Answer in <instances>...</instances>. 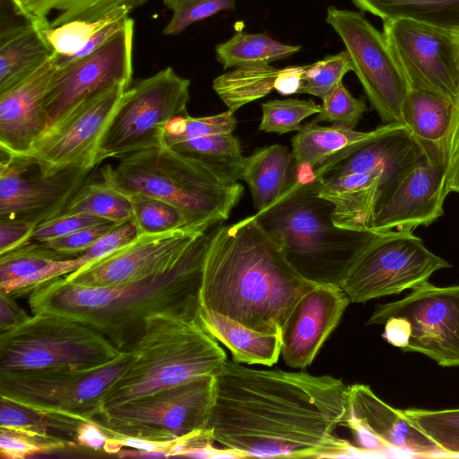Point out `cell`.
I'll return each instance as SVG.
<instances>
[{
	"label": "cell",
	"mask_w": 459,
	"mask_h": 459,
	"mask_svg": "<svg viewBox=\"0 0 459 459\" xmlns=\"http://www.w3.org/2000/svg\"><path fill=\"white\" fill-rule=\"evenodd\" d=\"M14 297L0 292V333L13 329L30 318Z\"/></svg>",
	"instance_id": "50"
},
{
	"label": "cell",
	"mask_w": 459,
	"mask_h": 459,
	"mask_svg": "<svg viewBox=\"0 0 459 459\" xmlns=\"http://www.w3.org/2000/svg\"><path fill=\"white\" fill-rule=\"evenodd\" d=\"M214 377L104 407L91 420L107 434L155 441L206 429L214 403Z\"/></svg>",
	"instance_id": "10"
},
{
	"label": "cell",
	"mask_w": 459,
	"mask_h": 459,
	"mask_svg": "<svg viewBox=\"0 0 459 459\" xmlns=\"http://www.w3.org/2000/svg\"><path fill=\"white\" fill-rule=\"evenodd\" d=\"M199 321L204 329L228 348L234 361L273 366L281 350V334H265L237 321L201 307Z\"/></svg>",
	"instance_id": "26"
},
{
	"label": "cell",
	"mask_w": 459,
	"mask_h": 459,
	"mask_svg": "<svg viewBox=\"0 0 459 459\" xmlns=\"http://www.w3.org/2000/svg\"><path fill=\"white\" fill-rule=\"evenodd\" d=\"M313 284L252 215L216 227L204 260L200 303L251 330L281 334L297 299Z\"/></svg>",
	"instance_id": "2"
},
{
	"label": "cell",
	"mask_w": 459,
	"mask_h": 459,
	"mask_svg": "<svg viewBox=\"0 0 459 459\" xmlns=\"http://www.w3.org/2000/svg\"><path fill=\"white\" fill-rule=\"evenodd\" d=\"M242 180L249 187L256 212L265 209L295 182V162L291 152L281 144L255 151L246 157Z\"/></svg>",
	"instance_id": "27"
},
{
	"label": "cell",
	"mask_w": 459,
	"mask_h": 459,
	"mask_svg": "<svg viewBox=\"0 0 459 459\" xmlns=\"http://www.w3.org/2000/svg\"><path fill=\"white\" fill-rule=\"evenodd\" d=\"M386 44L409 89L455 103L459 88V31L407 17L383 21Z\"/></svg>",
	"instance_id": "14"
},
{
	"label": "cell",
	"mask_w": 459,
	"mask_h": 459,
	"mask_svg": "<svg viewBox=\"0 0 459 459\" xmlns=\"http://www.w3.org/2000/svg\"><path fill=\"white\" fill-rule=\"evenodd\" d=\"M15 13L39 30L74 21L94 22L113 11H131L147 0H8Z\"/></svg>",
	"instance_id": "28"
},
{
	"label": "cell",
	"mask_w": 459,
	"mask_h": 459,
	"mask_svg": "<svg viewBox=\"0 0 459 459\" xmlns=\"http://www.w3.org/2000/svg\"><path fill=\"white\" fill-rule=\"evenodd\" d=\"M215 377L207 425L221 453L231 457L364 456L337 429L349 385L332 376L258 369L227 360Z\"/></svg>",
	"instance_id": "1"
},
{
	"label": "cell",
	"mask_w": 459,
	"mask_h": 459,
	"mask_svg": "<svg viewBox=\"0 0 459 459\" xmlns=\"http://www.w3.org/2000/svg\"><path fill=\"white\" fill-rule=\"evenodd\" d=\"M350 303L337 284L315 283L306 290L281 331V354L286 365L298 369L308 367Z\"/></svg>",
	"instance_id": "20"
},
{
	"label": "cell",
	"mask_w": 459,
	"mask_h": 459,
	"mask_svg": "<svg viewBox=\"0 0 459 459\" xmlns=\"http://www.w3.org/2000/svg\"><path fill=\"white\" fill-rule=\"evenodd\" d=\"M451 267L412 231L392 230L383 233L360 254L340 286L351 303H365L412 290L428 281L435 272Z\"/></svg>",
	"instance_id": "12"
},
{
	"label": "cell",
	"mask_w": 459,
	"mask_h": 459,
	"mask_svg": "<svg viewBox=\"0 0 459 459\" xmlns=\"http://www.w3.org/2000/svg\"><path fill=\"white\" fill-rule=\"evenodd\" d=\"M129 353L95 368H54L0 373V396L41 411L91 420L108 388L126 368Z\"/></svg>",
	"instance_id": "11"
},
{
	"label": "cell",
	"mask_w": 459,
	"mask_h": 459,
	"mask_svg": "<svg viewBox=\"0 0 459 459\" xmlns=\"http://www.w3.org/2000/svg\"><path fill=\"white\" fill-rule=\"evenodd\" d=\"M190 80L168 66L126 90L97 149L94 165L163 146L168 123L187 114Z\"/></svg>",
	"instance_id": "9"
},
{
	"label": "cell",
	"mask_w": 459,
	"mask_h": 459,
	"mask_svg": "<svg viewBox=\"0 0 459 459\" xmlns=\"http://www.w3.org/2000/svg\"><path fill=\"white\" fill-rule=\"evenodd\" d=\"M169 147L233 182L242 180L246 157L242 154L239 140L232 133L210 134Z\"/></svg>",
	"instance_id": "29"
},
{
	"label": "cell",
	"mask_w": 459,
	"mask_h": 459,
	"mask_svg": "<svg viewBox=\"0 0 459 459\" xmlns=\"http://www.w3.org/2000/svg\"><path fill=\"white\" fill-rule=\"evenodd\" d=\"M343 427L351 429L364 456L387 452L444 456L437 444L403 410L387 404L364 384L349 385Z\"/></svg>",
	"instance_id": "18"
},
{
	"label": "cell",
	"mask_w": 459,
	"mask_h": 459,
	"mask_svg": "<svg viewBox=\"0 0 459 459\" xmlns=\"http://www.w3.org/2000/svg\"><path fill=\"white\" fill-rule=\"evenodd\" d=\"M353 71L347 50L330 55L307 65L299 93L310 94L323 100L342 83L343 76Z\"/></svg>",
	"instance_id": "40"
},
{
	"label": "cell",
	"mask_w": 459,
	"mask_h": 459,
	"mask_svg": "<svg viewBox=\"0 0 459 459\" xmlns=\"http://www.w3.org/2000/svg\"><path fill=\"white\" fill-rule=\"evenodd\" d=\"M54 54L40 30L30 22L2 26L0 92L33 74Z\"/></svg>",
	"instance_id": "25"
},
{
	"label": "cell",
	"mask_w": 459,
	"mask_h": 459,
	"mask_svg": "<svg viewBox=\"0 0 459 459\" xmlns=\"http://www.w3.org/2000/svg\"><path fill=\"white\" fill-rule=\"evenodd\" d=\"M454 103L424 89H409L403 109L404 125L429 160L446 171L447 140Z\"/></svg>",
	"instance_id": "24"
},
{
	"label": "cell",
	"mask_w": 459,
	"mask_h": 459,
	"mask_svg": "<svg viewBox=\"0 0 459 459\" xmlns=\"http://www.w3.org/2000/svg\"><path fill=\"white\" fill-rule=\"evenodd\" d=\"M108 434L93 420L82 421L77 429L74 441L79 446L95 451L103 450Z\"/></svg>",
	"instance_id": "51"
},
{
	"label": "cell",
	"mask_w": 459,
	"mask_h": 459,
	"mask_svg": "<svg viewBox=\"0 0 459 459\" xmlns=\"http://www.w3.org/2000/svg\"><path fill=\"white\" fill-rule=\"evenodd\" d=\"M100 169L102 181L126 195L164 201L193 223L228 220L243 194V186L168 146L136 152Z\"/></svg>",
	"instance_id": "6"
},
{
	"label": "cell",
	"mask_w": 459,
	"mask_h": 459,
	"mask_svg": "<svg viewBox=\"0 0 459 459\" xmlns=\"http://www.w3.org/2000/svg\"><path fill=\"white\" fill-rule=\"evenodd\" d=\"M459 157V88L453 106L452 119L447 140V164L446 180L453 165Z\"/></svg>",
	"instance_id": "53"
},
{
	"label": "cell",
	"mask_w": 459,
	"mask_h": 459,
	"mask_svg": "<svg viewBox=\"0 0 459 459\" xmlns=\"http://www.w3.org/2000/svg\"><path fill=\"white\" fill-rule=\"evenodd\" d=\"M237 119L231 110L218 115L194 117L188 114L171 119L163 134V146H172L180 142L214 134L233 133Z\"/></svg>",
	"instance_id": "41"
},
{
	"label": "cell",
	"mask_w": 459,
	"mask_h": 459,
	"mask_svg": "<svg viewBox=\"0 0 459 459\" xmlns=\"http://www.w3.org/2000/svg\"><path fill=\"white\" fill-rule=\"evenodd\" d=\"M333 211V204L319 195L316 180H295L254 216L301 276L313 283L340 285L360 254L385 232L338 227Z\"/></svg>",
	"instance_id": "4"
},
{
	"label": "cell",
	"mask_w": 459,
	"mask_h": 459,
	"mask_svg": "<svg viewBox=\"0 0 459 459\" xmlns=\"http://www.w3.org/2000/svg\"><path fill=\"white\" fill-rule=\"evenodd\" d=\"M123 352L104 335L68 316L32 314L0 333V373L105 365Z\"/></svg>",
	"instance_id": "7"
},
{
	"label": "cell",
	"mask_w": 459,
	"mask_h": 459,
	"mask_svg": "<svg viewBox=\"0 0 459 459\" xmlns=\"http://www.w3.org/2000/svg\"><path fill=\"white\" fill-rule=\"evenodd\" d=\"M321 105L313 100L299 99L272 100L262 104L263 116L259 131L283 134L299 131L300 123L318 114Z\"/></svg>",
	"instance_id": "42"
},
{
	"label": "cell",
	"mask_w": 459,
	"mask_h": 459,
	"mask_svg": "<svg viewBox=\"0 0 459 459\" xmlns=\"http://www.w3.org/2000/svg\"><path fill=\"white\" fill-rule=\"evenodd\" d=\"M80 420L48 413L0 396V427L40 435H54L74 441ZM75 442V441H74Z\"/></svg>",
	"instance_id": "34"
},
{
	"label": "cell",
	"mask_w": 459,
	"mask_h": 459,
	"mask_svg": "<svg viewBox=\"0 0 459 459\" xmlns=\"http://www.w3.org/2000/svg\"><path fill=\"white\" fill-rule=\"evenodd\" d=\"M127 352V365L106 392L102 408L216 376L228 360L199 322L170 315L149 317Z\"/></svg>",
	"instance_id": "5"
},
{
	"label": "cell",
	"mask_w": 459,
	"mask_h": 459,
	"mask_svg": "<svg viewBox=\"0 0 459 459\" xmlns=\"http://www.w3.org/2000/svg\"><path fill=\"white\" fill-rule=\"evenodd\" d=\"M321 110L311 122H329L332 126L354 129L367 111L363 98H355L342 83L322 100Z\"/></svg>",
	"instance_id": "44"
},
{
	"label": "cell",
	"mask_w": 459,
	"mask_h": 459,
	"mask_svg": "<svg viewBox=\"0 0 459 459\" xmlns=\"http://www.w3.org/2000/svg\"><path fill=\"white\" fill-rule=\"evenodd\" d=\"M369 133L335 126H322L313 122L301 126L291 140L295 167L307 164L315 169L330 156L367 137Z\"/></svg>",
	"instance_id": "32"
},
{
	"label": "cell",
	"mask_w": 459,
	"mask_h": 459,
	"mask_svg": "<svg viewBox=\"0 0 459 459\" xmlns=\"http://www.w3.org/2000/svg\"><path fill=\"white\" fill-rule=\"evenodd\" d=\"M62 212H83L116 223L134 219L129 197L102 180L85 184Z\"/></svg>",
	"instance_id": "35"
},
{
	"label": "cell",
	"mask_w": 459,
	"mask_h": 459,
	"mask_svg": "<svg viewBox=\"0 0 459 459\" xmlns=\"http://www.w3.org/2000/svg\"><path fill=\"white\" fill-rule=\"evenodd\" d=\"M279 71L270 65L236 67L217 76L212 82V88L228 109L235 112L274 90Z\"/></svg>",
	"instance_id": "33"
},
{
	"label": "cell",
	"mask_w": 459,
	"mask_h": 459,
	"mask_svg": "<svg viewBox=\"0 0 459 459\" xmlns=\"http://www.w3.org/2000/svg\"><path fill=\"white\" fill-rule=\"evenodd\" d=\"M219 225V224H218ZM214 226L201 235L169 272L115 287H85L60 276L38 285L29 296L32 314L60 313L96 330L126 352L155 315L199 321L200 290Z\"/></svg>",
	"instance_id": "3"
},
{
	"label": "cell",
	"mask_w": 459,
	"mask_h": 459,
	"mask_svg": "<svg viewBox=\"0 0 459 459\" xmlns=\"http://www.w3.org/2000/svg\"><path fill=\"white\" fill-rule=\"evenodd\" d=\"M134 28L130 18L124 29L91 54L56 66L44 99L47 133L85 101L118 83L130 86Z\"/></svg>",
	"instance_id": "15"
},
{
	"label": "cell",
	"mask_w": 459,
	"mask_h": 459,
	"mask_svg": "<svg viewBox=\"0 0 459 459\" xmlns=\"http://www.w3.org/2000/svg\"><path fill=\"white\" fill-rule=\"evenodd\" d=\"M129 88L121 82L85 101L18 158L42 177L72 166L95 168L100 141Z\"/></svg>",
	"instance_id": "17"
},
{
	"label": "cell",
	"mask_w": 459,
	"mask_h": 459,
	"mask_svg": "<svg viewBox=\"0 0 459 459\" xmlns=\"http://www.w3.org/2000/svg\"><path fill=\"white\" fill-rule=\"evenodd\" d=\"M447 195L445 170L426 155L375 212L371 230L412 231L419 226H429L444 215Z\"/></svg>",
	"instance_id": "21"
},
{
	"label": "cell",
	"mask_w": 459,
	"mask_h": 459,
	"mask_svg": "<svg viewBox=\"0 0 459 459\" xmlns=\"http://www.w3.org/2000/svg\"><path fill=\"white\" fill-rule=\"evenodd\" d=\"M128 197L140 236L163 233L194 224L183 212L164 201L143 195Z\"/></svg>",
	"instance_id": "37"
},
{
	"label": "cell",
	"mask_w": 459,
	"mask_h": 459,
	"mask_svg": "<svg viewBox=\"0 0 459 459\" xmlns=\"http://www.w3.org/2000/svg\"><path fill=\"white\" fill-rule=\"evenodd\" d=\"M367 325H384L383 338L404 352L459 367V284L428 281L402 299L377 305Z\"/></svg>",
	"instance_id": "8"
},
{
	"label": "cell",
	"mask_w": 459,
	"mask_h": 459,
	"mask_svg": "<svg viewBox=\"0 0 459 459\" xmlns=\"http://www.w3.org/2000/svg\"><path fill=\"white\" fill-rule=\"evenodd\" d=\"M0 161V218L36 223L60 214L90 181L95 168L72 166L50 176L30 177L31 166L3 152Z\"/></svg>",
	"instance_id": "19"
},
{
	"label": "cell",
	"mask_w": 459,
	"mask_h": 459,
	"mask_svg": "<svg viewBox=\"0 0 459 459\" xmlns=\"http://www.w3.org/2000/svg\"><path fill=\"white\" fill-rule=\"evenodd\" d=\"M301 49L300 46L288 45L267 34L236 32L227 41L215 48L216 59L223 69L251 65H269L283 60Z\"/></svg>",
	"instance_id": "31"
},
{
	"label": "cell",
	"mask_w": 459,
	"mask_h": 459,
	"mask_svg": "<svg viewBox=\"0 0 459 459\" xmlns=\"http://www.w3.org/2000/svg\"><path fill=\"white\" fill-rule=\"evenodd\" d=\"M446 190L448 194L451 192L459 194V157L447 175Z\"/></svg>",
	"instance_id": "54"
},
{
	"label": "cell",
	"mask_w": 459,
	"mask_h": 459,
	"mask_svg": "<svg viewBox=\"0 0 459 459\" xmlns=\"http://www.w3.org/2000/svg\"><path fill=\"white\" fill-rule=\"evenodd\" d=\"M403 412L437 444L444 456H459V408H410Z\"/></svg>",
	"instance_id": "38"
},
{
	"label": "cell",
	"mask_w": 459,
	"mask_h": 459,
	"mask_svg": "<svg viewBox=\"0 0 459 459\" xmlns=\"http://www.w3.org/2000/svg\"><path fill=\"white\" fill-rule=\"evenodd\" d=\"M140 237L134 220L117 223L80 255L85 265L95 263L134 242Z\"/></svg>",
	"instance_id": "46"
},
{
	"label": "cell",
	"mask_w": 459,
	"mask_h": 459,
	"mask_svg": "<svg viewBox=\"0 0 459 459\" xmlns=\"http://www.w3.org/2000/svg\"><path fill=\"white\" fill-rule=\"evenodd\" d=\"M306 65H290L280 69L274 82V90L281 95L299 93Z\"/></svg>",
	"instance_id": "52"
},
{
	"label": "cell",
	"mask_w": 459,
	"mask_h": 459,
	"mask_svg": "<svg viewBox=\"0 0 459 459\" xmlns=\"http://www.w3.org/2000/svg\"><path fill=\"white\" fill-rule=\"evenodd\" d=\"M117 224L116 222H105L88 227L44 244L60 255L75 257L83 254L102 235L113 229Z\"/></svg>",
	"instance_id": "47"
},
{
	"label": "cell",
	"mask_w": 459,
	"mask_h": 459,
	"mask_svg": "<svg viewBox=\"0 0 459 459\" xmlns=\"http://www.w3.org/2000/svg\"><path fill=\"white\" fill-rule=\"evenodd\" d=\"M203 221L163 233L142 235L127 247L65 275L85 287H115L162 275L172 270L194 242L212 227Z\"/></svg>",
	"instance_id": "16"
},
{
	"label": "cell",
	"mask_w": 459,
	"mask_h": 459,
	"mask_svg": "<svg viewBox=\"0 0 459 459\" xmlns=\"http://www.w3.org/2000/svg\"><path fill=\"white\" fill-rule=\"evenodd\" d=\"M85 264L81 255L65 256L44 243L30 240L0 255V292L14 298L30 294L38 285Z\"/></svg>",
	"instance_id": "23"
},
{
	"label": "cell",
	"mask_w": 459,
	"mask_h": 459,
	"mask_svg": "<svg viewBox=\"0 0 459 459\" xmlns=\"http://www.w3.org/2000/svg\"><path fill=\"white\" fill-rule=\"evenodd\" d=\"M172 16L163 28L165 36H175L191 24L201 22L216 13L235 8L236 0H163Z\"/></svg>",
	"instance_id": "43"
},
{
	"label": "cell",
	"mask_w": 459,
	"mask_h": 459,
	"mask_svg": "<svg viewBox=\"0 0 459 459\" xmlns=\"http://www.w3.org/2000/svg\"><path fill=\"white\" fill-rule=\"evenodd\" d=\"M105 222L111 221L83 212H61L39 223L31 235L30 240L46 243L80 230Z\"/></svg>",
	"instance_id": "45"
},
{
	"label": "cell",
	"mask_w": 459,
	"mask_h": 459,
	"mask_svg": "<svg viewBox=\"0 0 459 459\" xmlns=\"http://www.w3.org/2000/svg\"><path fill=\"white\" fill-rule=\"evenodd\" d=\"M56 69V53L33 74L0 92V148L25 155L48 130L44 99Z\"/></svg>",
	"instance_id": "22"
},
{
	"label": "cell",
	"mask_w": 459,
	"mask_h": 459,
	"mask_svg": "<svg viewBox=\"0 0 459 459\" xmlns=\"http://www.w3.org/2000/svg\"><path fill=\"white\" fill-rule=\"evenodd\" d=\"M36 226L25 220L0 218V255L29 242Z\"/></svg>",
	"instance_id": "48"
},
{
	"label": "cell",
	"mask_w": 459,
	"mask_h": 459,
	"mask_svg": "<svg viewBox=\"0 0 459 459\" xmlns=\"http://www.w3.org/2000/svg\"><path fill=\"white\" fill-rule=\"evenodd\" d=\"M326 23L339 35L353 71L383 124H403L409 85L384 37L359 13L329 6Z\"/></svg>",
	"instance_id": "13"
},
{
	"label": "cell",
	"mask_w": 459,
	"mask_h": 459,
	"mask_svg": "<svg viewBox=\"0 0 459 459\" xmlns=\"http://www.w3.org/2000/svg\"><path fill=\"white\" fill-rule=\"evenodd\" d=\"M130 13L129 8L121 7L94 22L74 21L39 30L56 54L68 56L82 50L98 30Z\"/></svg>",
	"instance_id": "36"
},
{
	"label": "cell",
	"mask_w": 459,
	"mask_h": 459,
	"mask_svg": "<svg viewBox=\"0 0 459 459\" xmlns=\"http://www.w3.org/2000/svg\"><path fill=\"white\" fill-rule=\"evenodd\" d=\"M129 19V16L121 17L106 24L92 35V37L90 39V40L87 42V44L83 47L82 50H80L73 56H65L56 54V66L63 65L65 64L80 59L91 54L96 49L103 46L118 31L124 29L127 24Z\"/></svg>",
	"instance_id": "49"
},
{
	"label": "cell",
	"mask_w": 459,
	"mask_h": 459,
	"mask_svg": "<svg viewBox=\"0 0 459 459\" xmlns=\"http://www.w3.org/2000/svg\"><path fill=\"white\" fill-rule=\"evenodd\" d=\"M75 446L77 444L68 438L0 427V456L2 459H25Z\"/></svg>",
	"instance_id": "39"
},
{
	"label": "cell",
	"mask_w": 459,
	"mask_h": 459,
	"mask_svg": "<svg viewBox=\"0 0 459 459\" xmlns=\"http://www.w3.org/2000/svg\"><path fill=\"white\" fill-rule=\"evenodd\" d=\"M382 21L407 17L459 31V0H351Z\"/></svg>",
	"instance_id": "30"
}]
</instances>
